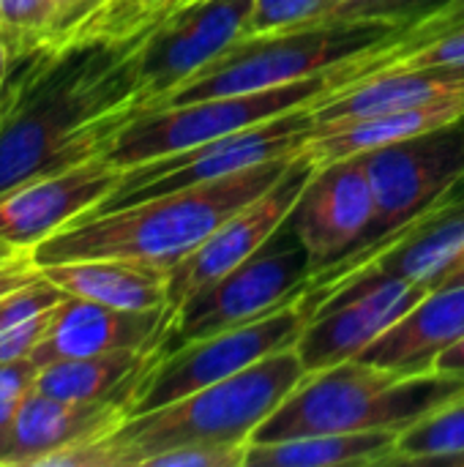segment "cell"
<instances>
[{
    "label": "cell",
    "mask_w": 464,
    "mask_h": 467,
    "mask_svg": "<svg viewBox=\"0 0 464 467\" xmlns=\"http://www.w3.org/2000/svg\"><path fill=\"white\" fill-rule=\"evenodd\" d=\"M429 290L407 279H356L336 287L312 312L295 345L306 375L358 358Z\"/></svg>",
    "instance_id": "obj_12"
},
{
    "label": "cell",
    "mask_w": 464,
    "mask_h": 467,
    "mask_svg": "<svg viewBox=\"0 0 464 467\" xmlns=\"http://www.w3.org/2000/svg\"><path fill=\"white\" fill-rule=\"evenodd\" d=\"M16 63H19V57H16V52H14V47H11L8 36L0 30V93H3L5 85L11 82Z\"/></svg>",
    "instance_id": "obj_36"
},
{
    "label": "cell",
    "mask_w": 464,
    "mask_h": 467,
    "mask_svg": "<svg viewBox=\"0 0 464 467\" xmlns=\"http://www.w3.org/2000/svg\"><path fill=\"white\" fill-rule=\"evenodd\" d=\"M397 432H339L306 435L273 443H249V467H336L386 465L397 446Z\"/></svg>",
    "instance_id": "obj_24"
},
{
    "label": "cell",
    "mask_w": 464,
    "mask_h": 467,
    "mask_svg": "<svg viewBox=\"0 0 464 467\" xmlns=\"http://www.w3.org/2000/svg\"><path fill=\"white\" fill-rule=\"evenodd\" d=\"M464 339V285L429 290L358 358L405 375L435 372V361Z\"/></svg>",
    "instance_id": "obj_19"
},
{
    "label": "cell",
    "mask_w": 464,
    "mask_h": 467,
    "mask_svg": "<svg viewBox=\"0 0 464 467\" xmlns=\"http://www.w3.org/2000/svg\"><path fill=\"white\" fill-rule=\"evenodd\" d=\"M464 30V0H446L440 8H435L432 14H427L424 19L397 30L394 36H388L380 47L369 49L366 55L361 57H350L334 68H328V77H331V93L336 90H345L350 88L356 79H361L366 71H372L375 66L391 60V57H399L405 52H413L440 36H449V33H457ZM328 93V96H331ZM325 99V96H323ZM317 104V101H314Z\"/></svg>",
    "instance_id": "obj_25"
},
{
    "label": "cell",
    "mask_w": 464,
    "mask_h": 467,
    "mask_svg": "<svg viewBox=\"0 0 464 467\" xmlns=\"http://www.w3.org/2000/svg\"><path fill=\"white\" fill-rule=\"evenodd\" d=\"M249 446H180L145 460L142 467H243Z\"/></svg>",
    "instance_id": "obj_32"
},
{
    "label": "cell",
    "mask_w": 464,
    "mask_h": 467,
    "mask_svg": "<svg viewBox=\"0 0 464 467\" xmlns=\"http://www.w3.org/2000/svg\"><path fill=\"white\" fill-rule=\"evenodd\" d=\"M421 68H464V30L440 36V38H435V41H429L413 52L391 57L386 63L375 66L372 71H366L353 85H358L375 74H386V71H421Z\"/></svg>",
    "instance_id": "obj_30"
},
{
    "label": "cell",
    "mask_w": 464,
    "mask_h": 467,
    "mask_svg": "<svg viewBox=\"0 0 464 467\" xmlns=\"http://www.w3.org/2000/svg\"><path fill=\"white\" fill-rule=\"evenodd\" d=\"M137 44L71 41L16 63L0 109V192L104 153L134 115Z\"/></svg>",
    "instance_id": "obj_1"
},
{
    "label": "cell",
    "mask_w": 464,
    "mask_h": 467,
    "mask_svg": "<svg viewBox=\"0 0 464 467\" xmlns=\"http://www.w3.org/2000/svg\"><path fill=\"white\" fill-rule=\"evenodd\" d=\"M372 219L375 194L364 159L347 156L314 167L287 216V224L309 252L317 276L364 244Z\"/></svg>",
    "instance_id": "obj_14"
},
{
    "label": "cell",
    "mask_w": 464,
    "mask_h": 467,
    "mask_svg": "<svg viewBox=\"0 0 464 467\" xmlns=\"http://www.w3.org/2000/svg\"><path fill=\"white\" fill-rule=\"evenodd\" d=\"M304 378L298 350L287 348L227 380L129 416L109 441L123 467H142L153 454L180 446H249L257 427Z\"/></svg>",
    "instance_id": "obj_4"
},
{
    "label": "cell",
    "mask_w": 464,
    "mask_h": 467,
    "mask_svg": "<svg viewBox=\"0 0 464 467\" xmlns=\"http://www.w3.org/2000/svg\"><path fill=\"white\" fill-rule=\"evenodd\" d=\"M402 30L394 22H325L271 36H243L194 79L170 93L159 107L186 104L213 96L257 93L317 77L350 57H361ZM153 107V109H159Z\"/></svg>",
    "instance_id": "obj_5"
},
{
    "label": "cell",
    "mask_w": 464,
    "mask_h": 467,
    "mask_svg": "<svg viewBox=\"0 0 464 467\" xmlns=\"http://www.w3.org/2000/svg\"><path fill=\"white\" fill-rule=\"evenodd\" d=\"M293 161L295 153L257 164L230 178L88 213L41 241L30 254L38 265L90 257H126L172 268L178 260L191 254L227 216L271 189Z\"/></svg>",
    "instance_id": "obj_2"
},
{
    "label": "cell",
    "mask_w": 464,
    "mask_h": 467,
    "mask_svg": "<svg viewBox=\"0 0 464 467\" xmlns=\"http://www.w3.org/2000/svg\"><path fill=\"white\" fill-rule=\"evenodd\" d=\"M107 0H63V33H60V38H57V44L55 47H60L63 41H66V36L79 25V22H85L96 8H101Z\"/></svg>",
    "instance_id": "obj_34"
},
{
    "label": "cell",
    "mask_w": 464,
    "mask_h": 467,
    "mask_svg": "<svg viewBox=\"0 0 464 467\" xmlns=\"http://www.w3.org/2000/svg\"><path fill=\"white\" fill-rule=\"evenodd\" d=\"M55 309L0 326V364L19 361V358H30V353L36 350V345L44 339V334H46V328L52 323Z\"/></svg>",
    "instance_id": "obj_33"
},
{
    "label": "cell",
    "mask_w": 464,
    "mask_h": 467,
    "mask_svg": "<svg viewBox=\"0 0 464 467\" xmlns=\"http://www.w3.org/2000/svg\"><path fill=\"white\" fill-rule=\"evenodd\" d=\"M312 172L314 164L295 150V161L271 189L227 216L191 254L178 260L170 271V315L197 290L260 252L268 238L287 222Z\"/></svg>",
    "instance_id": "obj_13"
},
{
    "label": "cell",
    "mask_w": 464,
    "mask_h": 467,
    "mask_svg": "<svg viewBox=\"0 0 464 467\" xmlns=\"http://www.w3.org/2000/svg\"><path fill=\"white\" fill-rule=\"evenodd\" d=\"M328 93H331V77L328 71H323L317 77L257 90V93L213 96V99L170 104L159 109H145L118 126L101 156L118 170H129L252 129L295 107L314 104Z\"/></svg>",
    "instance_id": "obj_7"
},
{
    "label": "cell",
    "mask_w": 464,
    "mask_h": 467,
    "mask_svg": "<svg viewBox=\"0 0 464 467\" xmlns=\"http://www.w3.org/2000/svg\"><path fill=\"white\" fill-rule=\"evenodd\" d=\"M19 252H27V249H14V246H8V244H3V241H0V263L11 260V257H14V254H19Z\"/></svg>",
    "instance_id": "obj_38"
},
{
    "label": "cell",
    "mask_w": 464,
    "mask_h": 467,
    "mask_svg": "<svg viewBox=\"0 0 464 467\" xmlns=\"http://www.w3.org/2000/svg\"><path fill=\"white\" fill-rule=\"evenodd\" d=\"M312 276V257L284 222L260 252L197 290L170 315L161 353L271 315L301 298L309 290Z\"/></svg>",
    "instance_id": "obj_8"
},
{
    "label": "cell",
    "mask_w": 464,
    "mask_h": 467,
    "mask_svg": "<svg viewBox=\"0 0 464 467\" xmlns=\"http://www.w3.org/2000/svg\"><path fill=\"white\" fill-rule=\"evenodd\" d=\"M464 454V397L429 413L397 438L394 454L386 465H451Z\"/></svg>",
    "instance_id": "obj_26"
},
{
    "label": "cell",
    "mask_w": 464,
    "mask_h": 467,
    "mask_svg": "<svg viewBox=\"0 0 464 467\" xmlns=\"http://www.w3.org/2000/svg\"><path fill=\"white\" fill-rule=\"evenodd\" d=\"M462 123H464V120H462Z\"/></svg>",
    "instance_id": "obj_41"
},
{
    "label": "cell",
    "mask_w": 464,
    "mask_h": 467,
    "mask_svg": "<svg viewBox=\"0 0 464 467\" xmlns=\"http://www.w3.org/2000/svg\"><path fill=\"white\" fill-rule=\"evenodd\" d=\"M131 397L101 402H68L33 389L16 416L0 465L38 467V462L71 443L112 435L131 416Z\"/></svg>",
    "instance_id": "obj_18"
},
{
    "label": "cell",
    "mask_w": 464,
    "mask_h": 467,
    "mask_svg": "<svg viewBox=\"0 0 464 467\" xmlns=\"http://www.w3.org/2000/svg\"><path fill=\"white\" fill-rule=\"evenodd\" d=\"M123 170L93 156L68 170L0 192V241L33 252L66 224L93 213L120 183Z\"/></svg>",
    "instance_id": "obj_15"
},
{
    "label": "cell",
    "mask_w": 464,
    "mask_h": 467,
    "mask_svg": "<svg viewBox=\"0 0 464 467\" xmlns=\"http://www.w3.org/2000/svg\"><path fill=\"white\" fill-rule=\"evenodd\" d=\"M462 397L464 378L457 375L438 369L405 375L353 358L309 372L257 427L252 443L339 432L402 435L429 413Z\"/></svg>",
    "instance_id": "obj_3"
},
{
    "label": "cell",
    "mask_w": 464,
    "mask_h": 467,
    "mask_svg": "<svg viewBox=\"0 0 464 467\" xmlns=\"http://www.w3.org/2000/svg\"><path fill=\"white\" fill-rule=\"evenodd\" d=\"M159 353L161 342L107 356L52 361L38 369L36 389L68 402H101L120 394H134L139 378L150 369Z\"/></svg>",
    "instance_id": "obj_23"
},
{
    "label": "cell",
    "mask_w": 464,
    "mask_h": 467,
    "mask_svg": "<svg viewBox=\"0 0 464 467\" xmlns=\"http://www.w3.org/2000/svg\"><path fill=\"white\" fill-rule=\"evenodd\" d=\"M170 265L126 257H90L41 265V274L71 298L126 312H170Z\"/></svg>",
    "instance_id": "obj_20"
},
{
    "label": "cell",
    "mask_w": 464,
    "mask_h": 467,
    "mask_svg": "<svg viewBox=\"0 0 464 467\" xmlns=\"http://www.w3.org/2000/svg\"><path fill=\"white\" fill-rule=\"evenodd\" d=\"M464 120V93L438 99L429 104H418L410 109H394L372 118H358L347 123L334 126H312L309 140L298 148L304 159H309L314 167H323L336 159L361 156L366 150L394 145L451 123Z\"/></svg>",
    "instance_id": "obj_21"
},
{
    "label": "cell",
    "mask_w": 464,
    "mask_h": 467,
    "mask_svg": "<svg viewBox=\"0 0 464 467\" xmlns=\"http://www.w3.org/2000/svg\"><path fill=\"white\" fill-rule=\"evenodd\" d=\"M435 369H438V372H446V375L464 378V339H459L454 348H449V350L435 361Z\"/></svg>",
    "instance_id": "obj_35"
},
{
    "label": "cell",
    "mask_w": 464,
    "mask_h": 467,
    "mask_svg": "<svg viewBox=\"0 0 464 467\" xmlns=\"http://www.w3.org/2000/svg\"><path fill=\"white\" fill-rule=\"evenodd\" d=\"M457 93H464V68L386 71L320 99L312 104V118L314 126H334L394 109H410Z\"/></svg>",
    "instance_id": "obj_22"
},
{
    "label": "cell",
    "mask_w": 464,
    "mask_h": 467,
    "mask_svg": "<svg viewBox=\"0 0 464 467\" xmlns=\"http://www.w3.org/2000/svg\"><path fill=\"white\" fill-rule=\"evenodd\" d=\"M0 30L19 60L52 49L63 33V0H0Z\"/></svg>",
    "instance_id": "obj_27"
},
{
    "label": "cell",
    "mask_w": 464,
    "mask_h": 467,
    "mask_svg": "<svg viewBox=\"0 0 464 467\" xmlns=\"http://www.w3.org/2000/svg\"><path fill=\"white\" fill-rule=\"evenodd\" d=\"M361 159L375 194V219L369 233L353 254L320 271L306 293H320L358 268L462 181L464 123L459 120L394 145L366 150Z\"/></svg>",
    "instance_id": "obj_6"
},
{
    "label": "cell",
    "mask_w": 464,
    "mask_h": 467,
    "mask_svg": "<svg viewBox=\"0 0 464 467\" xmlns=\"http://www.w3.org/2000/svg\"><path fill=\"white\" fill-rule=\"evenodd\" d=\"M451 465H454V467H464V454H462V457H457V460H454Z\"/></svg>",
    "instance_id": "obj_39"
},
{
    "label": "cell",
    "mask_w": 464,
    "mask_h": 467,
    "mask_svg": "<svg viewBox=\"0 0 464 467\" xmlns=\"http://www.w3.org/2000/svg\"><path fill=\"white\" fill-rule=\"evenodd\" d=\"M446 0H334L328 8L325 22H394L399 27H407L435 8H440ZM323 22V25H325Z\"/></svg>",
    "instance_id": "obj_29"
},
{
    "label": "cell",
    "mask_w": 464,
    "mask_h": 467,
    "mask_svg": "<svg viewBox=\"0 0 464 467\" xmlns=\"http://www.w3.org/2000/svg\"><path fill=\"white\" fill-rule=\"evenodd\" d=\"M334 0H254L246 36H271L323 25Z\"/></svg>",
    "instance_id": "obj_28"
},
{
    "label": "cell",
    "mask_w": 464,
    "mask_h": 467,
    "mask_svg": "<svg viewBox=\"0 0 464 467\" xmlns=\"http://www.w3.org/2000/svg\"><path fill=\"white\" fill-rule=\"evenodd\" d=\"M5 93V90H3ZM3 93H0V109H3Z\"/></svg>",
    "instance_id": "obj_40"
},
{
    "label": "cell",
    "mask_w": 464,
    "mask_h": 467,
    "mask_svg": "<svg viewBox=\"0 0 464 467\" xmlns=\"http://www.w3.org/2000/svg\"><path fill=\"white\" fill-rule=\"evenodd\" d=\"M443 285H464V260L457 265V268H451V271H449V276H446L438 287H443Z\"/></svg>",
    "instance_id": "obj_37"
},
{
    "label": "cell",
    "mask_w": 464,
    "mask_h": 467,
    "mask_svg": "<svg viewBox=\"0 0 464 467\" xmlns=\"http://www.w3.org/2000/svg\"><path fill=\"white\" fill-rule=\"evenodd\" d=\"M312 126H314L312 104H304L271 120H263L252 129L194 145L172 156H161V159L129 167L123 170L118 189L96 211L129 205L153 194H164V192H175V189H186L197 183H211L219 178L246 172L257 164L290 156L309 140Z\"/></svg>",
    "instance_id": "obj_10"
},
{
    "label": "cell",
    "mask_w": 464,
    "mask_h": 467,
    "mask_svg": "<svg viewBox=\"0 0 464 467\" xmlns=\"http://www.w3.org/2000/svg\"><path fill=\"white\" fill-rule=\"evenodd\" d=\"M252 5L254 0H200L142 36L131 57L134 115L159 107L170 93L241 41Z\"/></svg>",
    "instance_id": "obj_11"
},
{
    "label": "cell",
    "mask_w": 464,
    "mask_h": 467,
    "mask_svg": "<svg viewBox=\"0 0 464 467\" xmlns=\"http://www.w3.org/2000/svg\"><path fill=\"white\" fill-rule=\"evenodd\" d=\"M170 323L167 309L126 312L88 298H66L36 345L30 358L44 367L66 358H90L118 350H137L159 345Z\"/></svg>",
    "instance_id": "obj_17"
},
{
    "label": "cell",
    "mask_w": 464,
    "mask_h": 467,
    "mask_svg": "<svg viewBox=\"0 0 464 467\" xmlns=\"http://www.w3.org/2000/svg\"><path fill=\"white\" fill-rule=\"evenodd\" d=\"M38 364L33 358H19L0 364V454L11 438V430L16 424V416L27 400V394L36 389Z\"/></svg>",
    "instance_id": "obj_31"
},
{
    "label": "cell",
    "mask_w": 464,
    "mask_h": 467,
    "mask_svg": "<svg viewBox=\"0 0 464 467\" xmlns=\"http://www.w3.org/2000/svg\"><path fill=\"white\" fill-rule=\"evenodd\" d=\"M464 260V178L438 200L424 216L402 230L391 244L366 257L358 268L320 293H306L304 304L312 312L342 285L356 279H407L427 287H438L451 268Z\"/></svg>",
    "instance_id": "obj_16"
},
{
    "label": "cell",
    "mask_w": 464,
    "mask_h": 467,
    "mask_svg": "<svg viewBox=\"0 0 464 467\" xmlns=\"http://www.w3.org/2000/svg\"><path fill=\"white\" fill-rule=\"evenodd\" d=\"M304 296L252 323L194 339L172 353H159L134 389L131 416L170 405L205 386L227 380L279 350L295 348L309 323Z\"/></svg>",
    "instance_id": "obj_9"
}]
</instances>
